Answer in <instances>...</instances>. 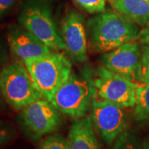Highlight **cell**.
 Here are the masks:
<instances>
[{
	"instance_id": "6da1fadb",
	"label": "cell",
	"mask_w": 149,
	"mask_h": 149,
	"mask_svg": "<svg viewBox=\"0 0 149 149\" xmlns=\"http://www.w3.org/2000/svg\"><path fill=\"white\" fill-rule=\"evenodd\" d=\"M139 31L138 25L111 11L97 14L86 23L88 47L98 53H107L138 40Z\"/></svg>"
},
{
	"instance_id": "7a4b0ae2",
	"label": "cell",
	"mask_w": 149,
	"mask_h": 149,
	"mask_svg": "<svg viewBox=\"0 0 149 149\" xmlns=\"http://www.w3.org/2000/svg\"><path fill=\"white\" fill-rule=\"evenodd\" d=\"M72 61L58 51L28 59L24 64L43 97L51 102L59 87L72 72Z\"/></svg>"
},
{
	"instance_id": "3957f363",
	"label": "cell",
	"mask_w": 149,
	"mask_h": 149,
	"mask_svg": "<svg viewBox=\"0 0 149 149\" xmlns=\"http://www.w3.org/2000/svg\"><path fill=\"white\" fill-rule=\"evenodd\" d=\"M51 0H24L17 15L19 24L53 51L66 46L53 14Z\"/></svg>"
},
{
	"instance_id": "277c9868",
	"label": "cell",
	"mask_w": 149,
	"mask_h": 149,
	"mask_svg": "<svg viewBox=\"0 0 149 149\" xmlns=\"http://www.w3.org/2000/svg\"><path fill=\"white\" fill-rule=\"evenodd\" d=\"M96 97L93 80L88 74L72 72L51 102L61 114L75 120L86 116Z\"/></svg>"
},
{
	"instance_id": "5b68a950",
	"label": "cell",
	"mask_w": 149,
	"mask_h": 149,
	"mask_svg": "<svg viewBox=\"0 0 149 149\" xmlns=\"http://www.w3.org/2000/svg\"><path fill=\"white\" fill-rule=\"evenodd\" d=\"M61 115L51 102L42 98L19 111L16 121L24 137L33 142H40L46 136L60 129Z\"/></svg>"
},
{
	"instance_id": "8992f818",
	"label": "cell",
	"mask_w": 149,
	"mask_h": 149,
	"mask_svg": "<svg viewBox=\"0 0 149 149\" xmlns=\"http://www.w3.org/2000/svg\"><path fill=\"white\" fill-rule=\"evenodd\" d=\"M0 87L6 103L15 111L44 98L23 62L12 61L0 72Z\"/></svg>"
},
{
	"instance_id": "52a82bcc",
	"label": "cell",
	"mask_w": 149,
	"mask_h": 149,
	"mask_svg": "<svg viewBox=\"0 0 149 149\" xmlns=\"http://www.w3.org/2000/svg\"><path fill=\"white\" fill-rule=\"evenodd\" d=\"M90 118L102 141L111 146L126 130L128 125L126 107L103 99L95 97L91 107Z\"/></svg>"
},
{
	"instance_id": "ba28073f",
	"label": "cell",
	"mask_w": 149,
	"mask_h": 149,
	"mask_svg": "<svg viewBox=\"0 0 149 149\" xmlns=\"http://www.w3.org/2000/svg\"><path fill=\"white\" fill-rule=\"evenodd\" d=\"M93 80L99 98L126 108L135 106L138 82L112 71L102 65L97 68Z\"/></svg>"
},
{
	"instance_id": "9c48e42d",
	"label": "cell",
	"mask_w": 149,
	"mask_h": 149,
	"mask_svg": "<svg viewBox=\"0 0 149 149\" xmlns=\"http://www.w3.org/2000/svg\"><path fill=\"white\" fill-rule=\"evenodd\" d=\"M60 35L67 56L72 62L82 64L88 59V42L85 19L75 10H70L63 17L60 24Z\"/></svg>"
},
{
	"instance_id": "30bf717a",
	"label": "cell",
	"mask_w": 149,
	"mask_h": 149,
	"mask_svg": "<svg viewBox=\"0 0 149 149\" xmlns=\"http://www.w3.org/2000/svg\"><path fill=\"white\" fill-rule=\"evenodd\" d=\"M102 66L126 78L137 81L141 62V46L135 41L103 53L100 57Z\"/></svg>"
},
{
	"instance_id": "8fae6325",
	"label": "cell",
	"mask_w": 149,
	"mask_h": 149,
	"mask_svg": "<svg viewBox=\"0 0 149 149\" xmlns=\"http://www.w3.org/2000/svg\"><path fill=\"white\" fill-rule=\"evenodd\" d=\"M6 37L12 61L24 63L28 59L40 57L53 51L20 24L9 26Z\"/></svg>"
},
{
	"instance_id": "7c38bea8",
	"label": "cell",
	"mask_w": 149,
	"mask_h": 149,
	"mask_svg": "<svg viewBox=\"0 0 149 149\" xmlns=\"http://www.w3.org/2000/svg\"><path fill=\"white\" fill-rule=\"evenodd\" d=\"M66 140L68 149H102L89 116L73 121Z\"/></svg>"
},
{
	"instance_id": "4fadbf2b",
	"label": "cell",
	"mask_w": 149,
	"mask_h": 149,
	"mask_svg": "<svg viewBox=\"0 0 149 149\" xmlns=\"http://www.w3.org/2000/svg\"><path fill=\"white\" fill-rule=\"evenodd\" d=\"M117 13L141 27L149 23V0H109Z\"/></svg>"
},
{
	"instance_id": "5bb4252c",
	"label": "cell",
	"mask_w": 149,
	"mask_h": 149,
	"mask_svg": "<svg viewBox=\"0 0 149 149\" xmlns=\"http://www.w3.org/2000/svg\"><path fill=\"white\" fill-rule=\"evenodd\" d=\"M134 118L139 122H149V85L139 84L136 91Z\"/></svg>"
},
{
	"instance_id": "9a60e30c",
	"label": "cell",
	"mask_w": 149,
	"mask_h": 149,
	"mask_svg": "<svg viewBox=\"0 0 149 149\" xmlns=\"http://www.w3.org/2000/svg\"><path fill=\"white\" fill-rule=\"evenodd\" d=\"M18 136V130L13 123L2 120L0 122V149L11 144Z\"/></svg>"
},
{
	"instance_id": "2e32d148",
	"label": "cell",
	"mask_w": 149,
	"mask_h": 149,
	"mask_svg": "<svg viewBox=\"0 0 149 149\" xmlns=\"http://www.w3.org/2000/svg\"><path fill=\"white\" fill-rule=\"evenodd\" d=\"M38 149H68L66 137L57 133L48 135L40 141Z\"/></svg>"
},
{
	"instance_id": "e0dca14e",
	"label": "cell",
	"mask_w": 149,
	"mask_h": 149,
	"mask_svg": "<svg viewBox=\"0 0 149 149\" xmlns=\"http://www.w3.org/2000/svg\"><path fill=\"white\" fill-rule=\"evenodd\" d=\"M111 149H139L140 144L137 136L130 131H124L117 137Z\"/></svg>"
},
{
	"instance_id": "ac0fdd59",
	"label": "cell",
	"mask_w": 149,
	"mask_h": 149,
	"mask_svg": "<svg viewBox=\"0 0 149 149\" xmlns=\"http://www.w3.org/2000/svg\"><path fill=\"white\" fill-rule=\"evenodd\" d=\"M137 81L142 84L149 85V45L141 47V62Z\"/></svg>"
},
{
	"instance_id": "d6986e66",
	"label": "cell",
	"mask_w": 149,
	"mask_h": 149,
	"mask_svg": "<svg viewBox=\"0 0 149 149\" xmlns=\"http://www.w3.org/2000/svg\"><path fill=\"white\" fill-rule=\"evenodd\" d=\"M74 1L91 14L100 13L105 11L107 0H74Z\"/></svg>"
},
{
	"instance_id": "ffe728a7",
	"label": "cell",
	"mask_w": 149,
	"mask_h": 149,
	"mask_svg": "<svg viewBox=\"0 0 149 149\" xmlns=\"http://www.w3.org/2000/svg\"><path fill=\"white\" fill-rule=\"evenodd\" d=\"M10 50L6 35L0 31V72L10 63Z\"/></svg>"
},
{
	"instance_id": "44dd1931",
	"label": "cell",
	"mask_w": 149,
	"mask_h": 149,
	"mask_svg": "<svg viewBox=\"0 0 149 149\" xmlns=\"http://www.w3.org/2000/svg\"><path fill=\"white\" fill-rule=\"evenodd\" d=\"M18 0H0V19L10 10Z\"/></svg>"
},
{
	"instance_id": "7402d4cb",
	"label": "cell",
	"mask_w": 149,
	"mask_h": 149,
	"mask_svg": "<svg viewBox=\"0 0 149 149\" xmlns=\"http://www.w3.org/2000/svg\"><path fill=\"white\" fill-rule=\"evenodd\" d=\"M138 40L141 45H149V23L139 31Z\"/></svg>"
},
{
	"instance_id": "603a6c76",
	"label": "cell",
	"mask_w": 149,
	"mask_h": 149,
	"mask_svg": "<svg viewBox=\"0 0 149 149\" xmlns=\"http://www.w3.org/2000/svg\"><path fill=\"white\" fill-rule=\"evenodd\" d=\"M6 103L2 95V93L1 91V87H0V111H2L6 109Z\"/></svg>"
},
{
	"instance_id": "cb8c5ba5",
	"label": "cell",
	"mask_w": 149,
	"mask_h": 149,
	"mask_svg": "<svg viewBox=\"0 0 149 149\" xmlns=\"http://www.w3.org/2000/svg\"><path fill=\"white\" fill-rule=\"evenodd\" d=\"M139 149H149V139H147L142 144L140 145Z\"/></svg>"
},
{
	"instance_id": "d4e9b609",
	"label": "cell",
	"mask_w": 149,
	"mask_h": 149,
	"mask_svg": "<svg viewBox=\"0 0 149 149\" xmlns=\"http://www.w3.org/2000/svg\"><path fill=\"white\" fill-rule=\"evenodd\" d=\"M3 120H2V119H1V118H0V122H1V121H2Z\"/></svg>"
}]
</instances>
